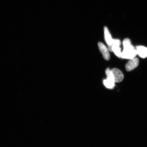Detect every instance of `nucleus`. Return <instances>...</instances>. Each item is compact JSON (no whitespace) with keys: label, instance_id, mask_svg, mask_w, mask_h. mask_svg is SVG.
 <instances>
[{"label":"nucleus","instance_id":"f03ea898","mask_svg":"<svg viewBox=\"0 0 147 147\" xmlns=\"http://www.w3.org/2000/svg\"><path fill=\"white\" fill-rule=\"evenodd\" d=\"M121 42L119 39H115L114 40L111 47L112 52L114 53L115 55L119 58H121V49L120 47Z\"/></svg>","mask_w":147,"mask_h":147},{"label":"nucleus","instance_id":"39448f33","mask_svg":"<svg viewBox=\"0 0 147 147\" xmlns=\"http://www.w3.org/2000/svg\"><path fill=\"white\" fill-rule=\"evenodd\" d=\"M98 45L99 50L102 53L104 59L106 60H109L110 59V55L108 48L101 42H98Z\"/></svg>","mask_w":147,"mask_h":147},{"label":"nucleus","instance_id":"0eeeda50","mask_svg":"<svg viewBox=\"0 0 147 147\" xmlns=\"http://www.w3.org/2000/svg\"><path fill=\"white\" fill-rule=\"evenodd\" d=\"M137 54L142 58H145L147 57V48L142 46H138L136 47Z\"/></svg>","mask_w":147,"mask_h":147},{"label":"nucleus","instance_id":"f257e3e1","mask_svg":"<svg viewBox=\"0 0 147 147\" xmlns=\"http://www.w3.org/2000/svg\"><path fill=\"white\" fill-rule=\"evenodd\" d=\"M123 50L122 52L121 58L129 60L136 57L137 54L136 47L132 45L129 38H125L123 42Z\"/></svg>","mask_w":147,"mask_h":147},{"label":"nucleus","instance_id":"7ed1b4c3","mask_svg":"<svg viewBox=\"0 0 147 147\" xmlns=\"http://www.w3.org/2000/svg\"><path fill=\"white\" fill-rule=\"evenodd\" d=\"M104 32L105 40L108 45V50L112 52L111 47L114 39H113L112 38L111 34L107 27H104Z\"/></svg>","mask_w":147,"mask_h":147},{"label":"nucleus","instance_id":"6e6552de","mask_svg":"<svg viewBox=\"0 0 147 147\" xmlns=\"http://www.w3.org/2000/svg\"><path fill=\"white\" fill-rule=\"evenodd\" d=\"M103 83L105 87L109 89H113L115 86V82L114 80L107 78L104 80Z\"/></svg>","mask_w":147,"mask_h":147},{"label":"nucleus","instance_id":"20e7f679","mask_svg":"<svg viewBox=\"0 0 147 147\" xmlns=\"http://www.w3.org/2000/svg\"><path fill=\"white\" fill-rule=\"evenodd\" d=\"M139 62L138 58L137 57L129 60L125 65L126 70L128 71L133 70L138 67L139 64Z\"/></svg>","mask_w":147,"mask_h":147},{"label":"nucleus","instance_id":"423d86ee","mask_svg":"<svg viewBox=\"0 0 147 147\" xmlns=\"http://www.w3.org/2000/svg\"><path fill=\"white\" fill-rule=\"evenodd\" d=\"M111 70L113 75L115 82H120L123 80V74L120 70L117 68H113Z\"/></svg>","mask_w":147,"mask_h":147}]
</instances>
